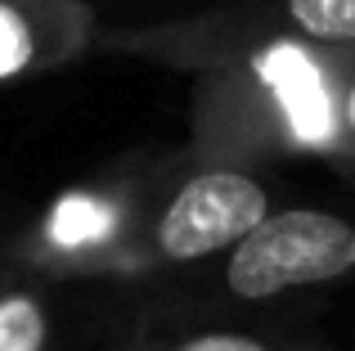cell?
Returning <instances> with one entry per match:
<instances>
[{
  "instance_id": "1",
  "label": "cell",
  "mask_w": 355,
  "mask_h": 351,
  "mask_svg": "<svg viewBox=\"0 0 355 351\" xmlns=\"http://www.w3.org/2000/svg\"><path fill=\"white\" fill-rule=\"evenodd\" d=\"M347 284H355V212L279 203L225 252L157 280H126V316L130 325L311 320L315 298Z\"/></svg>"
},
{
  "instance_id": "2",
  "label": "cell",
  "mask_w": 355,
  "mask_h": 351,
  "mask_svg": "<svg viewBox=\"0 0 355 351\" xmlns=\"http://www.w3.org/2000/svg\"><path fill=\"white\" fill-rule=\"evenodd\" d=\"M333 63L320 45H266L193 72L189 149L234 162L329 158Z\"/></svg>"
},
{
  "instance_id": "3",
  "label": "cell",
  "mask_w": 355,
  "mask_h": 351,
  "mask_svg": "<svg viewBox=\"0 0 355 351\" xmlns=\"http://www.w3.org/2000/svg\"><path fill=\"white\" fill-rule=\"evenodd\" d=\"M284 203V189L261 162L211 158L189 144L157 153L153 180L139 198L117 280H157V275L198 266L225 252L261 216Z\"/></svg>"
},
{
  "instance_id": "4",
  "label": "cell",
  "mask_w": 355,
  "mask_h": 351,
  "mask_svg": "<svg viewBox=\"0 0 355 351\" xmlns=\"http://www.w3.org/2000/svg\"><path fill=\"white\" fill-rule=\"evenodd\" d=\"M266 45L355 50V0H207L166 18L99 23L95 36V54H121L184 77Z\"/></svg>"
},
{
  "instance_id": "5",
  "label": "cell",
  "mask_w": 355,
  "mask_h": 351,
  "mask_svg": "<svg viewBox=\"0 0 355 351\" xmlns=\"http://www.w3.org/2000/svg\"><path fill=\"white\" fill-rule=\"evenodd\" d=\"M157 153L162 149L121 153L104 171L54 194L41 212L5 225L9 252L18 262L41 266V271H54V275L117 280L121 252H126L139 198H144L148 180H153Z\"/></svg>"
},
{
  "instance_id": "6",
  "label": "cell",
  "mask_w": 355,
  "mask_h": 351,
  "mask_svg": "<svg viewBox=\"0 0 355 351\" xmlns=\"http://www.w3.org/2000/svg\"><path fill=\"white\" fill-rule=\"evenodd\" d=\"M126 280L54 275L0 239V351H104L126 325Z\"/></svg>"
},
{
  "instance_id": "7",
  "label": "cell",
  "mask_w": 355,
  "mask_h": 351,
  "mask_svg": "<svg viewBox=\"0 0 355 351\" xmlns=\"http://www.w3.org/2000/svg\"><path fill=\"white\" fill-rule=\"evenodd\" d=\"M99 23L90 0H0V86L77 68L95 54Z\"/></svg>"
},
{
  "instance_id": "8",
  "label": "cell",
  "mask_w": 355,
  "mask_h": 351,
  "mask_svg": "<svg viewBox=\"0 0 355 351\" xmlns=\"http://www.w3.org/2000/svg\"><path fill=\"white\" fill-rule=\"evenodd\" d=\"M104 351H342L311 320H184V325H121Z\"/></svg>"
},
{
  "instance_id": "9",
  "label": "cell",
  "mask_w": 355,
  "mask_h": 351,
  "mask_svg": "<svg viewBox=\"0 0 355 351\" xmlns=\"http://www.w3.org/2000/svg\"><path fill=\"white\" fill-rule=\"evenodd\" d=\"M324 162L355 185V50H338L333 63V144Z\"/></svg>"
},
{
  "instance_id": "10",
  "label": "cell",
  "mask_w": 355,
  "mask_h": 351,
  "mask_svg": "<svg viewBox=\"0 0 355 351\" xmlns=\"http://www.w3.org/2000/svg\"><path fill=\"white\" fill-rule=\"evenodd\" d=\"M104 14V23H126V18H166V14H184L198 9L207 0H90Z\"/></svg>"
},
{
  "instance_id": "11",
  "label": "cell",
  "mask_w": 355,
  "mask_h": 351,
  "mask_svg": "<svg viewBox=\"0 0 355 351\" xmlns=\"http://www.w3.org/2000/svg\"><path fill=\"white\" fill-rule=\"evenodd\" d=\"M342 351H355V343H351V347H342Z\"/></svg>"
}]
</instances>
